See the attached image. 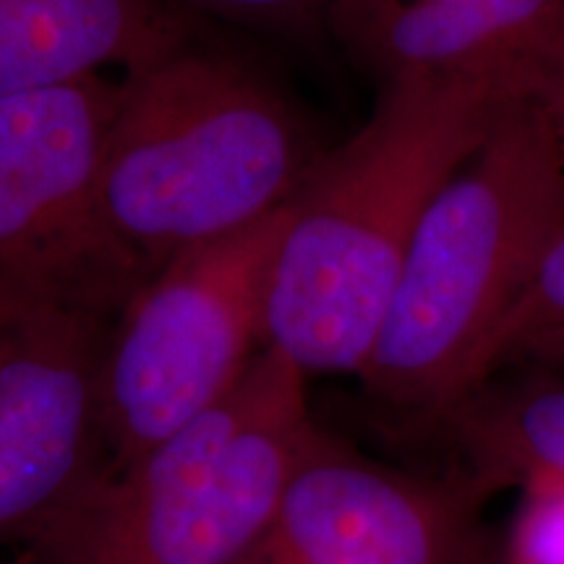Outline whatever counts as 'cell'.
<instances>
[{"instance_id":"cell-1","label":"cell","mask_w":564,"mask_h":564,"mask_svg":"<svg viewBox=\"0 0 564 564\" xmlns=\"http://www.w3.org/2000/svg\"><path fill=\"white\" fill-rule=\"evenodd\" d=\"M523 89L484 76L382 82L361 129L324 150L288 202L267 348L306 377H361L423 217Z\"/></svg>"},{"instance_id":"cell-2","label":"cell","mask_w":564,"mask_h":564,"mask_svg":"<svg viewBox=\"0 0 564 564\" xmlns=\"http://www.w3.org/2000/svg\"><path fill=\"white\" fill-rule=\"evenodd\" d=\"M204 24L116 79L102 212L147 274L285 207L324 152L278 82Z\"/></svg>"},{"instance_id":"cell-3","label":"cell","mask_w":564,"mask_h":564,"mask_svg":"<svg viewBox=\"0 0 564 564\" xmlns=\"http://www.w3.org/2000/svg\"><path fill=\"white\" fill-rule=\"evenodd\" d=\"M562 232L564 152L539 105L514 100L423 217L364 390L440 421L486 379L499 324Z\"/></svg>"},{"instance_id":"cell-4","label":"cell","mask_w":564,"mask_h":564,"mask_svg":"<svg viewBox=\"0 0 564 564\" xmlns=\"http://www.w3.org/2000/svg\"><path fill=\"white\" fill-rule=\"evenodd\" d=\"M306 373L264 348L220 405L110 468L24 564H238L312 432Z\"/></svg>"},{"instance_id":"cell-5","label":"cell","mask_w":564,"mask_h":564,"mask_svg":"<svg viewBox=\"0 0 564 564\" xmlns=\"http://www.w3.org/2000/svg\"><path fill=\"white\" fill-rule=\"evenodd\" d=\"M285 223L288 204L183 251L126 301L102 358L112 468L133 463L241 384L267 348V299Z\"/></svg>"},{"instance_id":"cell-6","label":"cell","mask_w":564,"mask_h":564,"mask_svg":"<svg viewBox=\"0 0 564 564\" xmlns=\"http://www.w3.org/2000/svg\"><path fill=\"white\" fill-rule=\"evenodd\" d=\"M118 82L0 97V299L118 316L150 274L105 223L100 175Z\"/></svg>"},{"instance_id":"cell-7","label":"cell","mask_w":564,"mask_h":564,"mask_svg":"<svg viewBox=\"0 0 564 564\" xmlns=\"http://www.w3.org/2000/svg\"><path fill=\"white\" fill-rule=\"evenodd\" d=\"M486 494L364 455L314 421L291 478L238 564H463Z\"/></svg>"},{"instance_id":"cell-8","label":"cell","mask_w":564,"mask_h":564,"mask_svg":"<svg viewBox=\"0 0 564 564\" xmlns=\"http://www.w3.org/2000/svg\"><path fill=\"white\" fill-rule=\"evenodd\" d=\"M110 319L19 306L0 352V546H26L112 468L102 423Z\"/></svg>"},{"instance_id":"cell-9","label":"cell","mask_w":564,"mask_h":564,"mask_svg":"<svg viewBox=\"0 0 564 564\" xmlns=\"http://www.w3.org/2000/svg\"><path fill=\"white\" fill-rule=\"evenodd\" d=\"M194 19L167 0H0V97L123 74Z\"/></svg>"},{"instance_id":"cell-10","label":"cell","mask_w":564,"mask_h":564,"mask_svg":"<svg viewBox=\"0 0 564 564\" xmlns=\"http://www.w3.org/2000/svg\"><path fill=\"white\" fill-rule=\"evenodd\" d=\"M324 30L352 58L382 76H484L523 89L533 100L541 63L489 21L434 0H335Z\"/></svg>"},{"instance_id":"cell-11","label":"cell","mask_w":564,"mask_h":564,"mask_svg":"<svg viewBox=\"0 0 564 564\" xmlns=\"http://www.w3.org/2000/svg\"><path fill=\"white\" fill-rule=\"evenodd\" d=\"M440 426L486 497L507 486H564V379L546 369L489 377Z\"/></svg>"},{"instance_id":"cell-12","label":"cell","mask_w":564,"mask_h":564,"mask_svg":"<svg viewBox=\"0 0 564 564\" xmlns=\"http://www.w3.org/2000/svg\"><path fill=\"white\" fill-rule=\"evenodd\" d=\"M554 333H564V232L549 246L525 291L499 324L486 352V379L518 361L528 345Z\"/></svg>"},{"instance_id":"cell-13","label":"cell","mask_w":564,"mask_h":564,"mask_svg":"<svg viewBox=\"0 0 564 564\" xmlns=\"http://www.w3.org/2000/svg\"><path fill=\"white\" fill-rule=\"evenodd\" d=\"M489 21L549 68L564 61V0H434Z\"/></svg>"},{"instance_id":"cell-14","label":"cell","mask_w":564,"mask_h":564,"mask_svg":"<svg viewBox=\"0 0 564 564\" xmlns=\"http://www.w3.org/2000/svg\"><path fill=\"white\" fill-rule=\"evenodd\" d=\"M207 21L264 32L303 34L324 30L335 0H167Z\"/></svg>"},{"instance_id":"cell-15","label":"cell","mask_w":564,"mask_h":564,"mask_svg":"<svg viewBox=\"0 0 564 564\" xmlns=\"http://www.w3.org/2000/svg\"><path fill=\"white\" fill-rule=\"evenodd\" d=\"M505 552L512 564H564V486H531Z\"/></svg>"},{"instance_id":"cell-16","label":"cell","mask_w":564,"mask_h":564,"mask_svg":"<svg viewBox=\"0 0 564 564\" xmlns=\"http://www.w3.org/2000/svg\"><path fill=\"white\" fill-rule=\"evenodd\" d=\"M533 102L544 112L549 129H552L556 144L564 152V61L546 70V76L541 79V87L535 89Z\"/></svg>"},{"instance_id":"cell-17","label":"cell","mask_w":564,"mask_h":564,"mask_svg":"<svg viewBox=\"0 0 564 564\" xmlns=\"http://www.w3.org/2000/svg\"><path fill=\"white\" fill-rule=\"evenodd\" d=\"M520 358H528V361H533V366H539V369H546L564 379V333L541 337V340L528 345Z\"/></svg>"},{"instance_id":"cell-18","label":"cell","mask_w":564,"mask_h":564,"mask_svg":"<svg viewBox=\"0 0 564 564\" xmlns=\"http://www.w3.org/2000/svg\"><path fill=\"white\" fill-rule=\"evenodd\" d=\"M463 564H512V562L505 552V544H499V541H494L484 533L481 539H478V544L474 546V552L465 556Z\"/></svg>"},{"instance_id":"cell-19","label":"cell","mask_w":564,"mask_h":564,"mask_svg":"<svg viewBox=\"0 0 564 564\" xmlns=\"http://www.w3.org/2000/svg\"><path fill=\"white\" fill-rule=\"evenodd\" d=\"M17 312H19L17 303H9V301L0 299V352H3L6 340H9L13 319H17Z\"/></svg>"}]
</instances>
